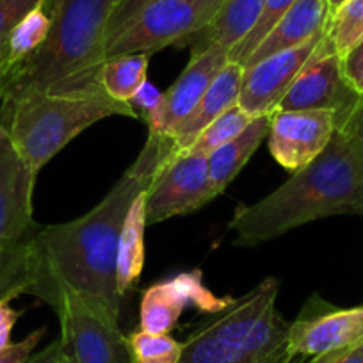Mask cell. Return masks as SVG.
<instances>
[{
  "mask_svg": "<svg viewBox=\"0 0 363 363\" xmlns=\"http://www.w3.org/2000/svg\"><path fill=\"white\" fill-rule=\"evenodd\" d=\"M177 155L169 135L148 132L145 146L113 189L82 218L41 226L36 239L38 284L34 296L50 305L57 287H68L120 319L118 242L130 205L146 193L164 164Z\"/></svg>",
  "mask_w": 363,
  "mask_h": 363,
  "instance_id": "6da1fadb",
  "label": "cell"
},
{
  "mask_svg": "<svg viewBox=\"0 0 363 363\" xmlns=\"http://www.w3.org/2000/svg\"><path fill=\"white\" fill-rule=\"evenodd\" d=\"M363 214V164L337 130L317 159L292 173L257 203L240 205L230 221L239 246H258L317 219Z\"/></svg>",
  "mask_w": 363,
  "mask_h": 363,
  "instance_id": "7a4b0ae2",
  "label": "cell"
},
{
  "mask_svg": "<svg viewBox=\"0 0 363 363\" xmlns=\"http://www.w3.org/2000/svg\"><path fill=\"white\" fill-rule=\"evenodd\" d=\"M118 0H52L50 33L45 43L8 79V89L55 95L104 93L107 29Z\"/></svg>",
  "mask_w": 363,
  "mask_h": 363,
  "instance_id": "3957f363",
  "label": "cell"
},
{
  "mask_svg": "<svg viewBox=\"0 0 363 363\" xmlns=\"http://www.w3.org/2000/svg\"><path fill=\"white\" fill-rule=\"evenodd\" d=\"M113 116L138 120L139 114L130 104L118 102L107 93L55 95L38 89H11L0 106V127L36 178L80 132Z\"/></svg>",
  "mask_w": 363,
  "mask_h": 363,
  "instance_id": "277c9868",
  "label": "cell"
},
{
  "mask_svg": "<svg viewBox=\"0 0 363 363\" xmlns=\"http://www.w3.org/2000/svg\"><path fill=\"white\" fill-rule=\"evenodd\" d=\"M61 324V347L68 363H134L120 319L102 305L68 287H57L50 303Z\"/></svg>",
  "mask_w": 363,
  "mask_h": 363,
  "instance_id": "5b68a950",
  "label": "cell"
},
{
  "mask_svg": "<svg viewBox=\"0 0 363 363\" xmlns=\"http://www.w3.org/2000/svg\"><path fill=\"white\" fill-rule=\"evenodd\" d=\"M226 0H157L143 9L106 48V61L127 54L152 55L162 48L186 47L211 26Z\"/></svg>",
  "mask_w": 363,
  "mask_h": 363,
  "instance_id": "8992f818",
  "label": "cell"
},
{
  "mask_svg": "<svg viewBox=\"0 0 363 363\" xmlns=\"http://www.w3.org/2000/svg\"><path fill=\"white\" fill-rule=\"evenodd\" d=\"M278 294L280 281L269 277L247 294L233 299L182 344L178 363H233L255 323L269 306L277 305Z\"/></svg>",
  "mask_w": 363,
  "mask_h": 363,
  "instance_id": "52a82bcc",
  "label": "cell"
},
{
  "mask_svg": "<svg viewBox=\"0 0 363 363\" xmlns=\"http://www.w3.org/2000/svg\"><path fill=\"white\" fill-rule=\"evenodd\" d=\"M216 198L207 157L178 153L164 164L146 189V223L159 225L174 216L191 214Z\"/></svg>",
  "mask_w": 363,
  "mask_h": 363,
  "instance_id": "ba28073f",
  "label": "cell"
},
{
  "mask_svg": "<svg viewBox=\"0 0 363 363\" xmlns=\"http://www.w3.org/2000/svg\"><path fill=\"white\" fill-rule=\"evenodd\" d=\"M36 177L0 127V260L30 250L41 226L33 218Z\"/></svg>",
  "mask_w": 363,
  "mask_h": 363,
  "instance_id": "9c48e42d",
  "label": "cell"
},
{
  "mask_svg": "<svg viewBox=\"0 0 363 363\" xmlns=\"http://www.w3.org/2000/svg\"><path fill=\"white\" fill-rule=\"evenodd\" d=\"M326 36V34H324ZM359 95L349 86L342 69V57L323 38L277 111H328L337 116V130L354 111Z\"/></svg>",
  "mask_w": 363,
  "mask_h": 363,
  "instance_id": "30bf717a",
  "label": "cell"
},
{
  "mask_svg": "<svg viewBox=\"0 0 363 363\" xmlns=\"http://www.w3.org/2000/svg\"><path fill=\"white\" fill-rule=\"evenodd\" d=\"M232 301V298H219L205 285L203 272L200 269L180 272L143 292L139 330L148 333H171L177 328L182 313L189 306L214 315Z\"/></svg>",
  "mask_w": 363,
  "mask_h": 363,
  "instance_id": "8fae6325",
  "label": "cell"
},
{
  "mask_svg": "<svg viewBox=\"0 0 363 363\" xmlns=\"http://www.w3.org/2000/svg\"><path fill=\"white\" fill-rule=\"evenodd\" d=\"M359 344H363V306L335 308L313 296L289 326V347L299 358L345 351Z\"/></svg>",
  "mask_w": 363,
  "mask_h": 363,
  "instance_id": "7c38bea8",
  "label": "cell"
},
{
  "mask_svg": "<svg viewBox=\"0 0 363 363\" xmlns=\"http://www.w3.org/2000/svg\"><path fill=\"white\" fill-rule=\"evenodd\" d=\"M324 34L326 30L299 47L272 54L244 68L239 106L251 118L272 116L277 113L278 106L287 95L289 87L315 54Z\"/></svg>",
  "mask_w": 363,
  "mask_h": 363,
  "instance_id": "4fadbf2b",
  "label": "cell"
},
{
  "mask_svg": "<svg viewBox=\"0 0 363 363\" xmlns=\"http://www.w3.org/2000/svg\"><path fill=\"white\" fill-rule=\"evenodd\" d=\"M337 132L328 111H277L269 127V152L284 169L296 173L323 153Z\"/></svg>",
  "mask_w": 363,
  "mask_h": 363,
  "instance_id": "5bb4252c",
  "label": "cell"
},
{
  "mask_svg": "<svg viewBox=\"0 0 363 363\" xmlns=\"http://www.w3.org/2000/svg\"><path fill=\"white\" fill-rule=\"evenodd\" d=\"M230 50L221 45H212L198 55H191L189 65L180 73L173 86L164 93L162 107L155 120L148 125L150 132L169 135L186 120L219 72L228 65Z\"/></svg>",
  "mask_w": 363,
  "mask_h": 363,
  "instance_id": "9a60e30c",
  "label": "cell"
},
{
  "mask_svg": "<svg viewBox=\"0 0 363 363\" xmlns=\"http://www.w3.org/2000/svg\"><path fill=\"white\" fill-rule=\"evenodd\" d=\"M244 66L239 62L228 61V65L216 75L212 84L208 86L207 93L196 109L182 121L177 128L169 134L171 141L174 145V152L182 153L191 148L198 135L212 123L218 116H221L225 111L239 104V91L242 84Z\"/></svg>",
  "mask_w": 363,
  "mask_h": 363,
  "instance_id": "2e32d148",
  "label": "cell"
},
{
  "mask_svg": "<svg viewBox=\"0 0 363 363\" xmlns=\"http://www.w3.org/2000/svg\"><path fill=\"white\" fill-rule=\"evenodd\" d=\"M328 16L326 0H298L251 52L244 68L272 54L299 47L323 34L326 30Z\"/></svg>",
  "mask_w": 363,
  "mask_h": 363,
  "instance_id": "e0dca14e",
  "label": "cell"
},
{
  "mask_svg": "<svg viewBox=\"0 0 363 363\" xmlns=\"http://www.w3.org/2000/svg\"><path fill=\"white\" fill-rule=\"evenodd\" d=\"M265 0H226L214 22L191 38L186 47L198 55L212 45H221L230 52L250 34L260 18Z\"/></svg>",
  "mask_w": 363,
  "mask_h": 363,
  "instance_id": "ac0fdd59",
  "label": "cell"
},
{
  "mask_svg": "<svg viewBox=\"0 0 363 363\" xmlns=\"http://www.w3.org/2000/svg\"><path fill=\"white\" fill-rule=\"evenodd\" d=\"M269 127H271V116L253 118L242 134L207 157L212 189L218 196L235 180L258 146L264 143L269 135Z\"/></svg>",
  "mask_w": 363,
  "mask_h": 363,
  "instance_id": "d6986e66",
  "label": "cell"
},
{
  "mask_svg": "<svg viewBox=\"0 0 363 363\" xmlns=\"http://www.w3.org/2000/svg\"><path fill=\"white\" fill-rule=\"evenodd\" d=\"M146 211L145 193L139 194L130 205L125 225L121 228L120 242H118V292L121 298L128 294L135 281L141 278L145 265V232H146Z\"/></svg>",
  "mask_w": 363,
  "mask_h": 363,
  "instance_id": "ffe728a7",
  "label": "cell"
},
{
  "mask_svg": "<svg viewBox=\"0 0 363 363\" xmlns=\"http://www.w3.org/2000/svg\"><path fill=\"white\" fill-rule=\"evenodd\" d=\"M148 62L150 55L146 54H127L107 59L100 72L104 93L118 102L130 104L135 93L148 80Z\"/></svg>",
  "mask_w": 363,
  "mask_h": 363,
  "instance_id": "44dd1931",
  "label": "cell"
},
{
  "mask_svg": "<svg viewBox=\"0 0 363 363\" xmlns=\"http://www.w3.org/2000/svg\"><path fill=\"white\" fill-rule=\"evenodd\" d=\"M48 33H50V15H47L41 6L30 11L4 41V61L8 62L9 68L15 69L27 57H30L45 43Z\"/></svg>",
  "mask_w": 363,
  "mask_h": 363,
  "instance_id": "7402d4cb",
  "label": "cell"
},
{
  "mask_svg": "<svg viewBox=\"0 0 363 363\" xmlns=\"http://www.w3.org/2000/svg\"><path fill=\"white\" fill-rule=\"evenodd\" d=\"M38 239V237H36ZM38 281L36 244L30 250L0 260V301L33 294Z\"/></svg>",
  "mask_w": 363,
  "mask_h": 363,
  "instance_id": "603a6c76",
  "label": "cell"
},
{
  "mask_svg": "<svg viewBox=\"0 0 363 363\" xmlns=\"http://www.w3.org/2000/svg\"><path fill=\"white\" fill-rule=\"evenodd\" d=\"M326 43L337 55L344 57L363 40V0H347L328 18Z\"/></svg>",
  "mask_w": 363,
  "mask_h": 363,
  "instance_id": "cb8c5ba5",
  "label": "cell"
},
{
  "mask_svg": "<svg viewBox=\"0 0 363 363\" xmlns=\"http://www.w3.org/2000/svg\"><path fill=\"white\" fill-rule=\"evenodd\" d=\"M251 120H253V118L237 104V106L225 111L221 116L216 118V120L198 135V139L191 145V148H187L186 152L182 153H196V155L205 157L212 155V153H214L216 150L221 148L223 145H226V143L235 139L239 134H242V132L246 130L247 125L251 123Z\"/></svg>",
  "mask_w": 363,
  "mask_h": 363,
  "instance_id": "d4e9b609",
  "label": "cell"
},
{
  "mask_svg": "<svg viewBox=\"0 0 363 363\" xmlns=\"http://www.w3.org/2000/svg\"><path fill=\"white\" fill-rule=\"evenodd\" d=\"M132 362L134 363H178L182 344L169 333H148L138 330L128 335Z\"/></svg>",
  "mask_w": 363,
  "mask_h": 363,
  "instance_id": "484cf974",
  "label": "cell"
},
{
  "mask_svg": "<svg viewBox=\"0 0 363 363\" xmlns=\"http://www.w3.org/2000/svg\"><path fill=\"white\" fill-rule=\"evenodd\" d=\"M298 0H265L264 9L260 13V18L255 23L253 29L250 30L246 38L230 52V61L239 62L244 66V62L247 61V57L251 55V52L258 47L262 40L265 38V34L271 30V27L296 4Z\"/></svg>",
  "mask_w": 363,
  "mask_h": 363,
  "instance_id": "4316f807",
  "label": "cell"
},
{
  "mask_svg": "<svg viewBox=\"0 0 363 363\" xmlns=\"http://www.w3.org/2000/svg\"><path fill=\"white\" fill-rule=\"evenodd\" d=\"M47 0H0V45L8 40L11 30Z\"/></svg>",
  "mask_w": 363,
  "mask_h": 363,
  "instance_id": "83f0119b",
  "label": "cell"
},
{
  "mask_svg": "<svg viewBox=\"0 0 363 363\" xmlns=\"http://www.w3.org/2000/svg\"><path fill=\"white\" fill-rule=\"evenodd\" d=\"M153 2H157V0H118L109 20L107 45H109L118 34H121V30H123L128 23L134 22V18L143 11V9L148 8Z\"/></svg>",
  "mask_w": 363,
  "mask_h": 363,
  "instance_id": "f1b7e54d",
  "label": "cell"
},
{
  "mask_svg": "<svg viewBox=\"0 0 363 363\" xmlns=\"http://www.w3.org/2000/svg\"><path fill=\"white\" fill-rule=\"evenodd\" d=\"M162 99L164 93H160L157 87H153L152 84L146 80L143 84L141 89L134 95V99L130 100V106L134 107L135 113L139 114V118L146 121V125L152 123L155 120V116L159 114L160 107H162Z\"/></svg>",
  "mask_w": 363,
  "mask_h": 363,
  "instance_id": "f546056e",
  "label": "cell"
},
{
  "mask_svg": "<svg viewBox=\"0 0 363 363\" xmlns=\"http://www.w3.org/2000/svg\"><path fill=\"white\" fill-rule=\"evenodd\" d=\"M45 328L34 330L33 333L27 335L23 340L9 344L8 347L0 351V363H27L30 356L34 354L36 347L40 345L41 338L45 337Z\"/></svg>",
  "mask_w": 363,
  "mask_h": 363,
  "instance_id": "4dcf8cb0",
  "label": "cell"
},
{
  "mask_svg": "<svg viewBox=\"0 0 363 363\" xmlns=\"http://www.w3.org/2000/svg\"><path fill=\"white\" fill-rule=\"evenodd\" d=\"M342 69H344L345 80L349 86L358 93L363 95V40L356 43L347 54L342 57Z\"/></svg>",
  "mask_w": 363,
  "mask_h": 363,
  "instance_id": "1f68e13d",
  "label": "cell"
},
{
  "mask_svg": "<svg viewBox=\"0 0 363 363\" xmlns=\"http://www.w3.org/2000/svg\"><path fill=\"white\" fill-rule=\"evenodd\" d=\"M338 130L344 132V135L349 139L351 146L354 148L356 155L359 157V160L363 164V95L359 96L354 111L349 114L345 123Z\"/></svg>",
  "mask_w": 363,
  "mask_h": 363,
  "instance_id": "d6a6232c",
  "label": "cell"
},
{
  "mask_svg": "<svg viewBox=\"0 0 363 363\" xmlns=\"http://www.w3.org/2000/svg\"><path fill=\"white\" fill-rule=\"evenodd\" d=\"M18 319L20 312H16V310L13 308L9 299L0 301V351L8 347L9 344H13L11 333Z\"/></svg>",
  "mask_w": 363,
  "mask_h": 363,
  "instance_id": "836d02e7",
  "label": "cell"
},
{
  "mask_svg": "<svg viewBox=\"0 0 363 363\" xmlns=\"http://www.w3.org/2000/svg\"><path fill=\"white\" fill-rule=\"evenodd\" d=\"M27 363H68L65 358V352H62L61 342L55 340L52 344H48L47 347L41 349L40 352L30 356V359Z\"/></svg>",
  "mask_w": 363,
  "mask_h": 363,
  "instance_id": "e575fe53",
  "label": "cell"
},
{
  "mask_svg": "<svg viewBox=\"0 0 363 363\" xmlns=\"http://www.w3.org/2000/svg\"><path fill=\"white\" fill-rule=\"evenodd\" d=\"M335 363H363V344L345 351Z\"/></svg>",
  "mask_w": 363,
  "mask_h": 363,
  "instance_id": "d590c367",
  "label": "cell"
},
{
  "mask_svg": "<svg viewBox=\"0 0 363 363\" xmlns=\"http://www.w3.org/2000/svg\"><path fill=\"white\" fill-rule=\"evenodd\" d=\"M345 2H347V0H326V6H328V15H333L335 11H337L338 8H342V6L345 4ZM330 16H328V18H330Z\"/></svg>",
  "mask_w": 363,
  "mask_h": 363,
  "instance_id": "8d00e7d4",
  "label": "cell"
},
{
  "mask_svg": "<svg viewBox=\"0 0 363 363\" xmlns=\"http://www.w3.org/2000/svg\"><path fill=\"white\" fill-rule=\"evenodd\" d=\"M4 55H6V48H4V43L0 45V65H2V61H4Z\"/></svg>",
  "mask_w": 363,
  "mask_h": 363,
  "instance_id": "74e56055",
  "label": "cell"
}]
</instances>
